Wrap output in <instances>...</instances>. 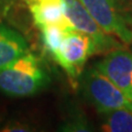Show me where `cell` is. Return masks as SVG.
Here are the masks:
<instances>
[{"label":"cell","instance_id":"cell-6","mask_svg":"<svg viewBox=\"0 0 132 132\" xmlns=\"http://www.w3.org/2000/svg\"><path fill=\"white\" fill-rule=\"evenodd\" d=\"M96 68L132 102V52L122 48L112 50L96 65Z\"/></svg>","mask_w":132,"mask_h":132},{"label":"cell","instance_id":"cell-9","mask_svg":"<svg viewBox=\"0 0 132 132\" xmlns=\"http://www.w3.org/2000/svg\"><path fill=\"white\" fill-rule=\"evenodd\" d=\"M101 130L107 132H132V110L121 108L105 112Z\"/></svg>","mask_w":132,"mask_h":132},{"label":"cell","instance_id":"cell-8","mask_svg":"<svg viewBox=\"0 0 132 132\" xmlns=\"http://www.w3.org/2000/svg\"><path fill=\"white\" fill-rule=\"evenodd\" d=\"M33 21L39 28L48 24H61V26L73 28L64 13V5L62 2H46L29 5Z\"/></svg>","mask_w":132,"mask_h":132},{"label":"cell","instance_id":"cell-11","mask_svg":"<svg viewBox=\"0 0 132 132\" xmlns=\"http://www.w3.org/2000/svg\"><path fill=\"white\" fill-rule=\"evenodd\" d=\"M28 129L24 126H20L19 123H16L14 126H9L7 127V129H5L3 131H27Z\"/></svg>","mask_w":132,"mask_h":132},{"label":"cell","instance_id":"cell-5","mask_svg":"<svg viewBox=\"0 0 132 132\" xmlns=\"http://www.w3.org/2000/svg\"><path fill=\"white\" fill-rule=\"evenodd\" d=\"M80 2L105 33L116 35L125 43H132V30L116 0H80Z\"/></svg>","mask_w":132,"mask_h":132},{"label":"cell","instance_id":"cell-10","mask_svg":"<svg viewBox=\"0 0 132 132\" xmlns=\"http://www.w3.org/2000/svg\"><path fill=\"white\" fill-rule=\"evenodd\" d=\"M68 29L72 28H67L61 26V24H48V26L40 28L41 32H42V41L44 47L47 52L51 53L53 57L60 51Z\"/></svg>","mask_w":132,"mask_h":132},{"label":"cell","instance_id":"cell-3","mask_svg":"<svg viewBox=\"0 0 132 132\" xmlns=\"http://www.w3.org/2000/svg\"><path fill=\"white\" fill-rule=\"evenodd\" d=\"M94 55V44L87 34L68 29L60 51L56 53L54 60L67 73L72 80L75 81L82 74V69L87 59Z\"/></svg>","mask_w":132,"mask_h":132},{"label":"cell","instance_id":"cell-7","mask_svg":"<svg viewBox=\"0 0 132 132\" xmlns=\"http://www.w3.org/2000/svg\"><path fill=\"white\" fill-rule=\"evenodd\" d=\"M28 52L24 38L10 28L0 24V69Z\"/></svg>","mask_w":132,"mask_h":132},{"label":"cell","instance_id":"cell-4","mask_svg":"<svg viewBox=\"0 0 132 132\" xmlns=\"http://www.w3.org/2000/svg\"><path fill=\"white\" fill-rule=\"evenodd\" d=\"M63 5L65 16L72 27L77 31L87 34L92 39L94 54H102L116 50L114 47L118 46V43L111 38L110 34L102 31L80 0H63Z\"/></svg>","mask_w":132,"mask_h":132},{"label":"cell","instance_id":"cell-1","mask_svg":"<svg viewBox=\"0 0 132 132\" xmlns=\"http://www.w3.org/2000/svg\"><path fill=\"white\" fill-rule=\"evenodd\" d=\"M48 81L40 61L29 52L0 69V90L9 96H31L43 89Z\"/></svg>","mask_w":132,"mask_h":132},{"label":"cell","instance_id":"cell-2","mask_svg":"<svg viewBox=\"0 0 132 132\" xmlns=\"http://www.w3.org/2000/svg\"><path fill=\"white\" fill-rule=\"evenodd\" d=\"M79 78L84 96L99 112L121 108L132 110L130 99L96 67L90 68Z\"/></svg>","mask_w":132,"mask_h":132}]
</instances>
